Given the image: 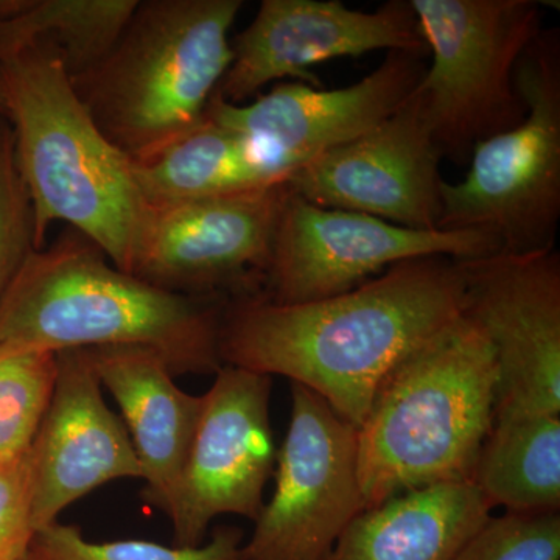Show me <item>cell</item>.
Masks as SVG:
<instances>
[{"label":"cell","mask_w":560,"mask_h":560,"mask_svg":"<svg viewBox=\"0 0 560 560\" xmlns=\"http://www.w3.org/2000/svg\"><path fill=\"white\" fill-rule=\"evenodd\" d=\"M464 305L460 261L441 256L400 261L357 289L304 304L241 294L224 302L220 359L305 386L359 429L386 374Z\"/></svg>","instance_id":"6da1fadb"},{"label":"cell","mask_w":560,"mask_h":560,"mask_svg":"<svg viewBox=\"0 0 560 560\" xmlns=\"http://www.w3.org/2000/svg\"><path fill=\"white\" fill-rule=\"evenodd\" d=\"M226 300L151 285L68 228L28 254L0 298V345L57 353L143 346L160 353L173 375L217 374Z\"/></svg>","instance_id":"7a4b0ae2"},{"label":"cell","mask_w":560,"mask_h":560,"mask_svg":"<svg viewBox=\"0 0 560 560\" xmlns=\"http://www.w3.org/2000/svg\"><path fill=\"white\" fill-rule=\"evenodd\" d=\"M0 90L32 201L35 249L65 221L131 275L151 208L135 162L91 119L60 54L35 44L3 58Z\"/></svg>","instance_id":"3957f363"},{"label":"cell","mask_w":560,"mask_h":560,"mask_svg":"<svg viewBox=\"0 0 560 560\" xmlns=\"http://www.w3.org/2000/svg\"><path fill=\"white\" fill-rule=\"evenodd\" d=\"M495 355L466 315L383 378L357 429L364 510L438 485L471 482L495 420Z\"/></svg>","instance_id":"277c9868"},{"label":"cell","mask_w":560,"mask_h":560,"mask_svg":"<svg viewBox=\"0 0 560 560\" xmlns=\"http://www.w3.org/2000/svg\"><path fill=\"white\" fill-rule=\"evenodd\" d=\"M242 0H142L108 54L70 80L106 139L135 164L205 120L232 61Z\"/></svg>","instance_id":"5b68a950"},{"label":"cell","mask_w":560,"mask_h":560,"mask_svg":"<svg viewBox=\"0 0 560 560\" xmlns=\"http://www.w3.org/2000/svg\"><path fill=\"white\" fill-rule=\"evenodd\" d=\"M431 57L416 92L442 160L466 164L481 140L526 116L518 61L544 31L534 0H410Z\"/></svg>","instance_id":"8992f818"},{"label":"cell","mask_w":560,"mask_h":560,"mask_svg":"<svg viewBox=\"0 0 560 560\" xmlns=\"http://www.w3.org/2000/svg\"><path fill=\"white\" fill-rule=\"evenodd\" d=\"M525 119L481 140L459 183L441 184L440 230H478L503 253L556 248L560 221V35L541 31L518 61Z\"/></svg>","instance_id":"52a82bcc"},{"label":"cell","mask_w":560,"mask_h":560,"mask_svg":"<svg viewBox=\"0 0 560 560\" xmlns=\"http://www.w3.org/2000/svg\"><path fill=\"white\" fill-rule=\"evenodd\" d=\"M501 250L478 230H411L366 213L323 208L287 195L261 294L276 304L326 300L420 257L470 260Z\"/></svg>","instance_id":"ba28073f"},{"label":"cell","mask_w":560,"mask_h":560,"mask_svg":"<svg viewBox=\"0 0 560 560\" xmlns=\"http://www.w3.org/2000/svg\"><path fill=\"white\" fill-rule=\"evenodd\" d=\"M276 488L242 560H329L364 511L357 429L323 397L291 383V418L276 455Z\"/></svg>","instance_id":"9c48e42d"},{"label":"cell","mask_w":560,"mask_h":560,"mask_svg":"<svg viewBox=\"0 0 560 560\" xmlns=\"http://www.w3.org/2000/svg\"><path fill=\"white\" fill-rule=\"evenodd\" d=\"M459 261L464 315L495 355V420L560 416L559 250H499Z\"/></svg>","instance_id":"30bf717a"},{"label":"cell","mask_w":560,"mask_h":560,"mask_svg":"<svg viewBox=\"0 0 560 560\" xmlns=\"http://www.w3.org/2000/svg\"><path fill=\"white\" fill-rule=\"evenodd\" d=\"M287 183L151 208L131 275L189 296L261 293Z\"/></svg>","instance_id":"8fae6325"},{"label":"cell","mask_w":560,"mask_h":560,"mask_svg":"<svg viewBox=\"0 0 560 560\" xmlns=\"http://www.w3.org/2000/svg\"><path fill=\"white\" fill-rule=\"evenodd\" d=\"M205 396L189 455L165 512L175 547L205 544L213 518L256 522L276 467L270 420L271 377L223 364Z\"/></svg>","instance_id":"7c38bea8"},{"label":"cell","mask_w":560,"mask_h":560,"mask_svg":"<svg viewBox=\"0 0 560 560\" xmlns=\"http://www.w3.org/2000/svg\"><path fill=\"white\" fill-rule=\"evenodd\" d=\"M232 61L215 94L231 105L259 97L272 81L294 79L320 88L312 66L370 51L429 55L410 0L375 11L340 0H264L245 31L231 39Z\"/></svg>","instance_id":"4fadbf2b"},{"label":"cell","mask_w":560,"mask_h":560,"mask_svg":"<svg viewBox=\"0 0 560 560\" xmlns=\"http://www.w3.org/2000/svg\"><path fill=\"white\" fill-rule=\"evenodd\" d=\"M441 160L415 90L377 127L291 173L287 187L323 208L440 230Z\"/></svg>","instance_id":"5bb4252c"},{"label":"cell","mask_w":560,"mask_h":560,"mask_svg":"<svg viewBox=\"0 0 560 560\" xmlns=\"http://www.w3.org/2000/svg\"><path fill=\"white\" fill-rule=\"evenodd\" d=\"M427 55L388 51L374 72L341 90L280 83L256 101L231 105L213 94L206 119L246 136L287 179L319 154L388 119L418 86Z\"/></svg>","instance_id":"9a60e30c"},{"label":"cell","mask_w":560,"mask_h":560,"mask_svg":"<svg viewBox=\"0 0 560 560\" xmlns=\"http://www.w3.org/2000/svg\"><path fill=\"white\" fill-rule=\"evenodd\" d=\"M57 360V383L31 448L35 533L106 482L142 480L130 433L103 399L90 350H62Z\"/></svg>","instance_id":"2e32d148"},{"label":"cell","mask_w":560,"mask_h":560,"mask_svg":"<svg viewBox=\"0 0 560 560\" xmlns=\"http://www.w3.org/2000/svg\"><path fill=\"white\" fill-rule=\"evenodd\" d=\"M102 386L119 404L142 469L143 500L167 512L200 422L205 396L173 382L160 353L143 346L88 349Z\"/></svg>","instance_id":"e0dca14e"},{"label":"cell","mask_w":560,"mask_h":560,"mask_svg":"<svg viewBox=\"0 0 560 560\" xmlns=\"http://www.w3.org/2000/svg\"><path fill=\"white\" fill-rule=\"evenodd\" d=\"M490 511L471 482L411 490L361 511L329 560H452Z\"/></svg>","instance_id":"ac0fdd59"},{"label":"cell","mask_w":560,"mask_h":560,"mask_svg":"<svg viewBox=\"0 0 560 560\" xmlns=\"http://www.w3.org/2000/svg\"><path fill=\"white\" fill-rule=\"evenodd\" d=\"M136 175L150 208L287 183L256 143L206 117L160 156L136 164Z\"/></svg>","instance_id":"d6986e66"},{"label":"cell","mask_w":560,"mask_h":560,"mask_svg":"<svg viewBox=\"0 0 560 560\" xmlns=\"http://www.w3.org/2000/svg\"><path fill=\"white\" fill-rule=\"evenodd\" d=\"M471 485L492 510L559 512L560 416L495 420L478 456Z\"/></svg>","instance_id":"ffe728a7"},{"label":"cell","mask_w":560,"mask_h":560,"mask_svg":"<svg viewBox=\"0 0 560 560\" xmlns=\"http://www.w3.org/2000/svg\"><path fill=\"white\" fill-rule=\"evenodd\" d=\"M139 0H9L0 16V60L35 44L60 54L70 80L108 54Z\"/></svg>","instance_id":"44dd1931"},{"label":"cell","mask_w":560,"mask_h":560,"mask_svg":"<svg viewBox=\"0 0 560 560\" xmlns=\"http://www.w3.org/2000/svg\"><path fill=\"white\" fill-rule=\"evenodd\" d=\"M57 352L0 345V460L31 452L57 383Z\"/></svg>","instance_id":"7402d4cb"},{"label":"cell","mask_w":560,"mask_h":560,"mask_svg":"<svg viewBox=\"0 0 560 560\" xmlns=\"http://www.w3.org/2000/svg\"><path fill=\"white\" fill-rule=\"evenodd\" d=\"M242 547L237 526H219L209 541L184 548L147 540L91 541L77 526L55 522L35 534L31 552L36 560H242Z\"/></svg>","instance_id":"603a6c76"},{"label":"cell","mask_w":560,"mask_h":560,"mask_svg":"<svg viewBox=\"0 0 560 560\" xmlns=\"http://www.w3.org/2000/svg\"><path fill=\"white\" fill-rule=\"evenodd\" d=\"M452 560H560L559 512L490 515Z\"/></svg>","instance_id":"cb8c5ba5"},{"label":"cell","mask_w":560,"mask_h":560,"mask_svg":"<svg viewBox=\"0 0 560 560\" xmlns=\"http://www.w3.org/2000/svg\"><path fill=\"white\" fill-rule=\"evenodd\" d=\"M33 249L32 201L18 167L9 117L0 114V298Z\"/></svg>","instance_id":"d4e9b609"},{"label":"cell","mask_w":560,"mask_h":560,"mask_svg":"<svg viewBox=\"0 0 560 560\" xmlns=\"http://www.w3.org/2000/svg\"><path fill=\"white\" fill-rule=\"evenodd\" d=\"M31 452L18 459L0 460V560H20L31 551Z\"/></svg>","instance_id":"484cf974"},{"label":"cell","mask_w":560,"mask_h":560,"mask_svg":"<svg viewBox=\"0 0 560 560\" xmlns=\"http://www.w3.org/2000/svg\"><path fill=\"white\" fill-rule=\"evenodd\" d=\"M0 114H3V116H7L5 97H3L2 90H0Z\"/></svg>","instance_id":"4316f807"},{"label":"cell","mask_w":560,"mask_h":560,"mask_svg":"<svg viewBox=\"0 0 560 560\" xmlns=\"http://www.w3.org/2000/svg\"><path fill=\"white\" fill-rule=\"evenodd\" d=\"M20 560H36L33 558V555L31 551L27 552V555L24 556V558H21Z\"/></svg>","instance_id":"83f0119b"}]
</instances>
